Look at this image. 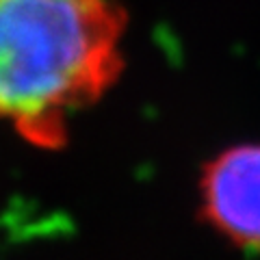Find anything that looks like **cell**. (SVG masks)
Wrapping results in <instances>:
<instances>
[{
  "label": "cell",
  "instance_id": "6da1fadb",
  "mask_svg": "<svg viewBox=\"0 0 260 260\" xmlns=\"http://www.w3.org/2000/svg\"><path fill=\"white\" fill-rule=\"evenodd\" d=\"M126 28L117 0H0V124L63 150L124 74Z\"/></svg>",
  "mask_w": 260,
  "mask_h": 260
},
{
  "label": "cell",
  "instance_id": "7a4b0ae2",
  "mask_svg": "<svg viewBox=\"0 0 260 260\" xmlns=\"http://www.w3.org/2000/svg\"><path fill=\"white\" fill-rule=\"evenodd\" d=\"M195 200L200 221L219 241L260 254V141L228 145L206 158Z\"/></svg>",
  "mask_w": 260,
  "mask_h": 260
}]
</instances>
